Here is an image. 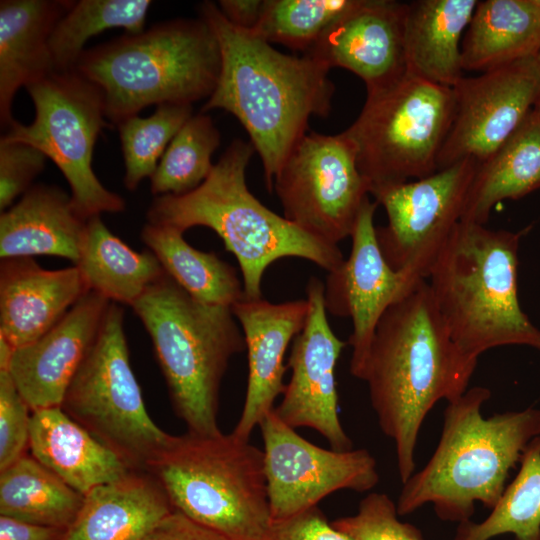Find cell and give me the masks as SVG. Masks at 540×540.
<instances>
[{"label": "cell", "instance_id": "obj_15", "mask_svg": "<svg viewBox=\"0 0 540 540\" xmlns=\"http://www.w3.org/2000/svg\"><path fill=\"white\" fill-rule=\"evenodd\" d=\"M452 124L438 157V170L472 158H489L520 126L540 96V63L522 59L453 87Z\"/></svg>", "mask_w": 540, "mask_h": 540}, {"label": "cell", "instance_id": "obj_7", "mask_svg": "<svg viewBox=\"0 0 540 540\" xmlns=\"http://www.w3.org/2000/svg\"><path fill=\"white\" fill-rule=\"evenodd\" d=\"M148 332L171 403L187 432L215 436L219 393L245 339L231 307L203 303L166 272L131 306Z\"/></svg>", "mask_w": 540, "mask_h": 540}, {"label": "cell", "instance_id": "obj_25", "mask_svg": "<svg viewBox=\"0 0 540 540\" xmlns=\"http://www.w3.org/2000/svg\"><path fill=\"white\" fill-rule=\"evenodd\" d=\"M31 456L82 495L132 469L61 407L31 412Z\"/></svg>", "mask_w": 540, "mask_h": 540}, {"label": "cell", "instance_id": "obj_41", "mask_svg": "<svg viewBox=\"0 0 540 540\" xmlns=\"http://www.w3.org/2000/svg\"><path fill=\"white\" fill-rule=\"evenodd\" d=\"M141 540H226L218 533L173 510Z\"/></svg>", "mask_w": 540, "mask_h": 540}, {"label": "cell", "instance_id": "obj_44", "mask_svg": "<svg viewBox=\"0 0 540 540\" xmlns=\"http://www.w3.org/2000/svg\"><path fill=\"white\" fill-rule=\"evenodd\" d=\"M15 348L0 336V371H8Z\"/></svg>", "mask_w": 540, "mask_h": 540}, {"label": "cell", "instance_id": "obj_32", "mask_svg": "<svg viewBox=\"0 0 540 540\" xmlns=\"http://www.w3.org/2000/svg\"><path fill=\"white\" fill-rule=\"evenodd\" d=\"M151 3L150 0L72 1L49 39L55 72L75 70L86 42L105 30L122 28L127 34L143 32Z\"/></svg>", "mask_w": 540, "mask_h": 540}, {"label": "cell", "instance_id": "obj_21", "mask_svg": "<svg viewBox=\"0 0 540 540\" xmlns=\"http://www.w3.org/2000/svg\"><path fill=\"white\" fill-rule=\"evenodd\" d=\"M88 291L76 265L47 270L32 257L1 260L0 336L15 349L36 341Z\"/></svg>", "mask_w": 540, "mask_h": 540}, {"label": "cell", "instance_id": "obj_18", "mask_svg": "<svg viewBox=\"0 0 540 540\" xmlns=\"http://www.w3.org/2000/svg\"><path fill=\"white\" fill-rule=\"evenodd\" d=\"M110 303L89 290L47 333L15 349L8 372L31 411L61 407Z\"/></svg>", "mask_w": 540, "mask_h": 540}, {"label": "cell", "instance_id": "obj_14", "mask_svg": "<svg viewBox=\"0 0 540 540\" xmlns=\"http://www.w3.org/2000/svg\"><path fill=\"white\" fill-rule=\"evenodd\" d=\"M258 427L273 521L318 506L336 491L366 492L379 482L376 459L367 449L337 451L317 446L284 423L274 409Z\"/></svg>", "mask_w": 540, "mask_h": 540}, {"label": "cell", "instance_id": "obj_6", "mask_svg": "<svg viewBox=\"0 0 540 540\" xmlns=\"http://www.w3.org/2000/svg\"><path fill=\"white\" fill-rule=\"evenodd\" d=\"M220 68L218 41L199 17L160 22L85 50L75 70L101 90L106 119L117 126L149 105L208 99Z\"/></svg>", "mask_w": 540, "mask_h": 540}, {"label": "cell", "instance_id": "obj_31", "mask_svg": "<svg viewBox=\"0 0 540 540\" xmlns=\"http://www.w3.org/2000/svg\"><path fill=\"white\" fill-rule=\"evenodd\" d=\"M80 494L27 454L0 471V515L66 530L83 504Z\"/></svg>", "mask_w": 540, "mask_h": 540}, {"label": "cell", "instance_id": "obj_46", "mask_svg": "<svg viewBox=\"0 0 540 540\" xmlns=\"http://www.w3.org/2000/svg\"><path fill=\"white\" fill-rule=\"evenodd\" d=\"M536 58H537L538 62L540 63V53L537 55Z\"/></svg>", "mask_w": 540, "mask_h": 540}, {"label": "cell", "instance_id": "obj_23", "mask_svg": "<svg viewBox=\"0 0 540 540\" xmlns=\"http://www.w3.org/2000/svg\"><path fill=\"white\" fill-rule=\"evenodd\" d=\"M88 219L76 209L71 195L54 185H33L0 215V257L49 255L76 265Z\"/></svg>", "mask_w": 540, "mask_h": 540}, {"label": "cell", "instance_id": "obj_37", "mask_svg": "<svg viewBox=\"0 0 540 540\" xmlns=\"http://www.w3.org/2000/svg\"><path fill=\"white\" fill-rule=\"evenodd\" d=\"M331 523L353 540H424L416 526L399 519L396 503L385 493L368 494L354 515Z\"/></svg>", "mask_w": 540, "mask_h": 540}, {"label": "cell", "instance_id": "obj_12", "mask_svg": "<svg viewBox=\"0 0 540 540\" xmlns=\"http://www.w3.org/2000/svg\"><path fill=\"white\" fill-rule=\"evenodd\" d=\"M284 217L332 245L351 237L370 188L353 144L341 132L311 131L294 145L274 178Z\"/></svg>", "mask_w": 540, "mask_h": 540}, {"label": "cell", "instance_id": "obj_3", "mask_svg": "<svg viewBox=\"0 0 540 540\" xmlns=\"http://www.w3.org/2000/svg\"><path fill=\"white\" fill-rule=\"evenodd\" d=\"M488 388L474 386L447 402L439 443L426 465L403 483L399 516L433 505L442 521L471 520L475 504L492 509L506 488L509 471L528 443L540 435V409L482 415Z\"/></svg>", "mask_w": 540, "mask_h": 540}, {"label": "cell", "instance_id": "obj_1", "mask_svg": "<svg viewBox=\"0 0 540 540\" xmlns=\"http://www.w3.org/2000/svg\"><path fill=\"white\" fill-rule=\"evenodd\" d=\"M477 362L451 337L426 279L381 317L363 381L381 431L395 444L402 484L415 472L427 414L438 401L467 391Z\"/></svg>", "mask_w": 540, "mask_h": 540}, {"label": "cell", "instance_id": "obj_34", "mask_svg": "<svg viewBox=\"0 0 540 540\" xmlns=\"http://www.w3.org/2000/svg\"><path fill=\"white\" fill-rule=\"evenodd\" d=\"M221 135L212 118L192 115L174 136L151 176L155 196L183 195L199 187L215 164L211 158Z\"/></svg>", "mask_w": 540, "mask_h": 540}, {"label": "cell", "instance_id": "obj_5", "mask_svg": "<svg viewBox=\"0 0 540 540\" xmlns=\"http://www.w3.org/2000/svg\"><path fill=\"white\" fill-rule=\"evenodd\" d=\"M525 232L460 221L430 271L427 282L451 337L474 357L508 345L540 349V330L518 299V249Z\"/></svg>", "mask_w": 540, "mask_h": 540}, {"label": "cell", "instance_id": "obj_24", "mask_svg": "<svg viewBox=\"0 0 540 540\" xmlns=\"http://www.w3.org/2000/svg\"><path fill=\"white\" fill-rule=\"evenodd\" d=\"M172 507L158 480L147 471L97 486L61 540H141Z\"/></svg>", "mask_w": 540, "mask_h": 540}, {"label": "cell", "instance_id": "obj_36", "mask_svg": "<svg viewBox=\"0 0 540 540\" xmlns=\"http://www.w3.org/2000/svg\"><path fill=\"white\" fill-rule=\"evenodd\" d=\"M360 0H265L254 35L305 54Z\"/></svg>", "mask_w": 540, "mask_h": 540}, {"label": "cell", "instance_id": "obj_13", "mask_svg": "<svg viewBox=\"0 0 540 540\" xmlns=\"http://www.w3.org/2000/svg\"><path fill=\"white\" fill-rule=\"evenodd\" d=\"M478 161L467 158L421 178L371 193L387 214L376 228L381 252L394 270L428 278L440 252L461 221Z\"/></svg>", "mask_w": 540, "mask_h": 540}, {"label": "cell", "instance_id": "obj_22", "mask_svg": "<svg viewBox=\"0 0 540 540\" xmlns=\"http://www.w3.org/2000/svg\"><path fill=\"white\" fill-rule=\"evenodd\" d=\"M72 1H0V123L15 121L12 105L21 87L55 72L49 39Z\"/></svg>", "mask_w": 540, "mask_h": 540}, {"label": "cell", "instance_id": "obj_16", "mask_svg": "<svg viewBox=\"0 0 540 540\" xmlns=\"http://www.w3.org/2000/svg\"><path fill=\"white\" fill-rule=\"evenodd\" d=\"M377 205L369 197L364 201L351 235L350 255L328 272L324 284L326 310L352 320L348 342L352 347L350 373L360 380L364 378L381 317L424 280L407 271L394 270L385 260L374 226Z\"/></svg>", "mask_w": 540, "mask_h": 540}, {"label": "cell", "instance_id": "obj_26", "mask_svg": "<svg viewBox=\"0 0 540 540\" xmlns=\"http://www.w3.org/2000/svg\"><path fill=\"white\" fill-rule=\"evenodd\" d=\"M477 0H417L406 3V72L453 88L463 77L461 37Z\"/></svg>", "mask_w": 540, "mask_h": 540}, {"label": "cell", "instance_id": "obj_38", "mask_svg": "<svg viewBox=\"0 0 540 540\" xmlns=\"http://www.w3.org/2000/svg\"><path fill=\"white\" fill-rule=\"evenodd\" d=\"M29 411L9 372L0 371V471L26 455L30 438Z\"/></svg>", "mask_w": 540, "mask_h": 540}, {"label": "cell", "instance_id": "obj_39", "mask_svg": "<svg viewBox=\"0 0 540 540\" xmlns=\"http://www.w3.org/2000/svg\"><path fill=\"white\" fill-rule=\"evenodd\" d=\"M47 157L36 147L0 139V210H7L23 196L44 170Z\"/></svg>", "mask_w": 540, "mask_h": 540}, {"label": "cell", "instance_id": "obj_19", "mask_svg": "<svg viewBox=\"0 0 540 540\" xmlns=\"http://www.w3.org/2000/svg\"><path fill=\"white\" fill-rule=\"evenodd\" d=\"M405 6L392 0H360L303 55L330 69L353 72L367 91L383 87L406 72Z\"/></svg>", "mask_w": 540, "mask_h": 540}, {"label": "cell", "instance_id": "obj_10", "mask_svg": "<svg viewBox=\"0 0 540 540\" xmlns=\"http://www.w3.org/2000/svg\"><path fill=\"white\" fill-rule=\"evenodd\" d=\"M61 409L132 469L147 471L174 435L150 418L129 360L124 312L111 302Z\"/></svg>", "mask_w": 540, "mask_h": 540}, {"label": "cell", "instance_id": "obj_17", "mask_svg": "<svg viewBox=\"0 0 540 540\" xmlns=\"http://www.w3.org/2000/svg\"><path fill=\"white\" fill-rule=\"evenodd\" d=\"M309 311L302 331L295 337L287 362L290 380L274 407L288 426L307 427L321 434L330 448L353 449L338 413L335 369L346 346L330 327L324 304V284L310 278L307 287Z\"/></svg>", "mask_w": 540, "mask_h": 540}, {"label": "cell", "instance_id": "obj_45", "mask_svg": "<svg viewBox=\"0 0 540 540\" xmlns=\"http://www.w3.org/2000/svg\"><path fill=\"white\" fill-rule=\"evenodd\" d=\"M533 109L536 111V113L538 114V116L540 118V96H539L538 100L536 101V104H535Z\"/></svg>", "mask_w": 540, "mask_h": 540}, {"label": "cell", "instance_id": "obj_8", "mask_svg": "<svg viewBox=\"0 0 540 540\" xmlns=\"http://www.w3.org/2000/svg\"><path fill=\"white\" fill-rule=\"evenodd\" d=\"M172 507L226 540H267L264 452L230 434L174 436L150 466Z\"/></svg>", "mask_w": 540, "mask_h": 540}, {"label": "cell", "instance_id": "obj_42", "mask_svg": "<svg viewBox=\"0 0 540 540\" xmlns=\"http://www.w3.org/2000/svg\"><path fill=\"white\" fill-rule=\"evenodd\" d=\"M217 6L233 26L252 32L262 18L265 0H220Z\"/></svg>", "mask_w": 540, "mask_h": 540}, {"label": "cell", "instance_id": "obj_4", "mask_svg": "<svg viewBox=\"0 0 540 540\" xmlns=\"http://www.w3.org/2000/svg\"><path fill=\"white\" fill-rule=\"evenodd\" d=\"M255 149L233 140L208 178L183 195L155 196L147 222L181 232L205 226L217 233L237 259L246 299L262 298V279L269 265L284 257L311 261L328 272L345 260L338 245L306 233L264 206L249 190L246 168Z\"/></svg>", "mask_w": 540, "mask_h": 540}, {"label": "cell", "instance_id": "obj_11", "mask_svg": "<svg viewBox=\"0 0 540 540\" xmlns=\"http://www.w3.org/2000/svg\"><path fill=\"white\" fill-rule=\"evenodd\" d=\"M25 88L34 120L28 125L15 120L1 139L30 144L52 160L84 218L124 211L125 200L103 186L92 167L96 140L110 126L101 90L76 70L53 72Z\"/></svg>", "mask_w": 540, "mask_h": 540}, {"label": "cell", "instance_id": "obj_9", "mask_svg": "<svg viewBox=\"0 0 540 540\" xmlns=\"http://www.w3.org/2000/svg\"><path fill=\"white\" fill-rule=\"evenodd\" d=\"M454 109L453 88L408 72L367 91L359 116L343 132L354 146L370 194L438 171Z\"/></svg>", "mask_w": 540, "mask_h": 540}, {"label": "cell", "instance_id": "obj_29", "mask_svg": "<svg viewBox=\"0 0 540 540\" xmlns=\"http://www.w3.org/2000/svg\"><path fill=\"white\" fill-rule=\"evenodd\" d=\"M76 266L89 290L110 302L129 306L165 274L152 251L131 249L106 227L100 216L88 219Z\"/></svg>", "mask_w": 540, "mask_h": 540}, {"label": "cell", "instance_id": "obj_35", "mask_svg": "<svg viewBox=\"0 0 540 540\" xmlns=\"http://www.w3.org/2000/svg\"><path fill=\"white\" fill-rule=\"evenodd\" d=\"M192 115V104L165 103L148 117L135 115L117 125L127 190L134 191L142 180L151 178L168 145Z\"/></svg>", "mask_w": 540, "mask_h": 540}, {"label": "cell", "instance_id": "obj_30", "mask_svg": "<svg viewBox=\"0 0 540 540\" xmlns=\"http://www.w3.org/2000/svg\"><path fill=\"white\" fill-rule=\"evenodd\" d=\"M141 239L165 272L195 299L232 308L245 298L236 269L214 252L193 248L185 241L183 232L147 222Z\"/></svg>", "mask_w": 540, "mask_h": 540}, {"label": "cell", "instance_id": "obj_28", "mask_svg": "<svg viewBox=\"0 0 540 540\" xmlns=\"http://www.w3.org/2000/svg\"><path fill=\"white\" fill-rule=\"evenodd\" d=\"M540 188V118L532 109L514 133L478 163L461 221L485 225L492 208Z\"/></svg>", "mask_w": 540, "mask_h": 540}, {"label": "cell", "instance_id": "obj_43", "mask_svg": "<svg viewBox=\"0 0 540 540\" xmlns=\"http://www.w3.org/2000/svg\"><path fill=\"white\" fill-rule=\"evenodd\" d=\"M64 531L0 515V540H61Z\"/></svg>", "mask_w": 540, "mask_h": 540}, {"label": "cell", "instance_id": "obj_2", "mask_svg": "<svg viewBox=\"0 0 540 540\" xmlns=\"http://www.w3.org/2000/svg\"><path fill=\"white\" fill-rule=\"evenodd\" d=\"M199 17L212 29L221 54L216 87L201 112L222 109L235 116L258 153L266 186L299 139L311 116L326 117L335 87L330 68L303 55H287L227 21L217 4L204 1Z\"/></svg>", "mask_w": 540, "mask_h": 540}, {"label": "cell", "instance_id": "obj_27", "mask_svg": "<svg viewBox=\"0 0 540 540\" xmlns=\"http://www.w3.org/2000/svg\"><path fill=\"white\" fill-rule=\"evenodd\" d=\"M540 53V0L478 1L461 44L464 71L485 72Z\"/></svg>", "mask_w": 540, "mask_h": 540}, {"label": "cell", "instance_id": "obj_20", "mask_svg": "<svg viewBox=\"0 0 540 540\" xmlns=\"http://www.w3.org/2000/svg\"><path fill=\"white\" fill-rule=\"evenodd\" d=\"M245 339L248 380L244 405L233 433L250 440L254 429L282 395L285 353L307 320V299L270 303L243 298L232 307Z\"/></svg>", "mask_w": 540, "mask_h": 540}, {"label": "cell", "instance_id": "obj_33", "mask_svg": "<svg viewBox=\"0 0 540 540\" xmlns=\"http://www.w3.org/2000/svg\"><path fill=\"white\" fill-rule=\"evenodd\" d=\"M519 463V472L491 513L479 523H459L454 540H491L503 534L540 540V435L528 443Z\"/></svg>", "mask_w": 540, "mask_h": 540}, {"label": "cell", "instance_id": "obj_40", "mask_svg": "<svg viewBox=\"0 0 540 540\" xmlns=\"http://www.w3.org/2000/svg\"><path fill=\"white\" fill-rule=\"evenodd\" d=\"M267 540H353L335 528L318 506L273 521Z\"/></svg>", "mask_w": 540, "mask_h": 540}]
</instances>
